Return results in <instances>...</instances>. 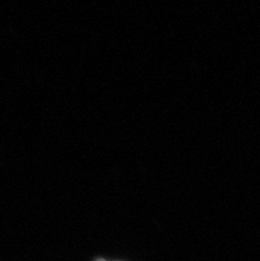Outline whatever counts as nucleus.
I'll use <instances>...</instances> for the list:
<instances>
[{"mask_svg":"<svg viewBox=\"0 0 260 261\" xmlns=\"http://www.w3.org/2000/svg\"><path fill=\"white\" fill-rule=\"evenodd\" d=\"M99 261H104V260H99Z\"/></svg>","mask_w":260,"mask_h":261,"instance_id":"nucleus-1","label":"nucleus"}]
</instances>
